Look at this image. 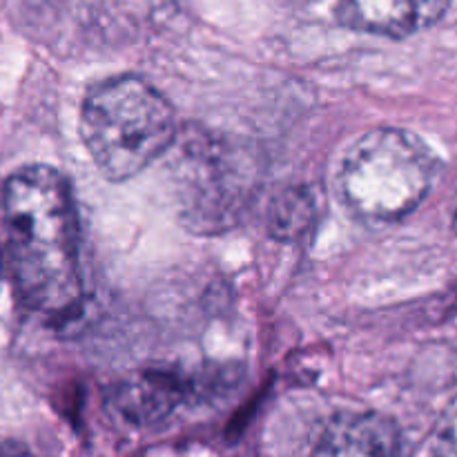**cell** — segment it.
Segmentation results:
<instances>
[{
	"label": "cell",
	"instance_id": "7a4b0ae2",
	"mask_svg": "<svg viewBox=\"0 0 457 457\" xmlns=\"http://www.w3.org/2000/svg\"><path fill=\"white\" fill-rule=\"evenodd\" d=\"M80 138L103 177L128 181L174 145L177 120L168 98L147 80L114 76L85 94Z\"/></svg>",
	"mask_w": 457,
	"mask_h": 457
},
{
	"label": "cell",
	"instance_id": "5b68a950",
	"mask_svg": "<svg viewBox=\"0 0 457 457\" xmlns=\"http://www.w3.org/2000/svg\"><path fill=\"white\" fill-rule=\"evenodd\" d=\"M311 457H404V437L384 413H344L326 427Z\"/></svg>",
	"mask_w": 457,
	"mask_h": 457
},
{
	"label": "cell",
	"instance_id": "30bf717a",
	"mask_svg": "<svg viewBox=\"0 0 457 457\" xmlns=\"http://www.w3.org/2000/svg\"><path fill=\"white\" fill-rule=\"evenodd\" d=\"M0 457H31V453L18 442H0Z\"/></svg>",
	"mask_w": 457,
	"mask_h": 457
},
{
	"label": "cell",
	"instance_id": "8fae6325",
	"mask_svg": "<svg viewBox=\"0 0 457 457\" xmlns=\"http://www.w3.org/2000/svg\"><path fill=\"white\" fill-rule=\"evenodd\" d=\"M0 275H3V262H0Z\"/></svg>",
	"mask_w": 457,
	"mask_h": 457
},
{
	"label": "cell",
	"instance_id": "277c9868",
	"mask_svg": "<svg viewBox=\"0 0 457 457\" xmlns=\"http://www.w3.org/2000/svg\"><path fill=\"white\" fill-rule=\"evenodd\" d=\"M177 190L190 226L228 228L253 195L248 163L223 141L190 138L179 152Z\"/></svg>",
	"mask_w": 457,
	"mask_h": 457
},
{
	"label": "cell",
	"instance_id": "9c48e42d",
	"mask_svg": "<svg viewBox=\"0 0 457 457\" xmlns=\"http://www.w3.org/2000/svg\"><path fill=\"white\" fill-rule=\"evenodd\" d=\"M431 449L433 457H457V395L437 420Z\"/></svg>",
	"mask_w": 457,
	"mask_h": 457
},
{
	"label": "cell",
	"instance_id": "8992f818",
	"mask_svg": "<svg viewBox=\"0 0 457 457\" xmlns=\"http://www.w3.org/2000/svg\"><path fill=\"white\" fill-rule=\"evenodd\" d=\"M451 0H342L339 21L366 34L404 38L440 21Z\"/></svg>",
	"mask_w": 457,
	"mask_h": 457
},
{
	"label": "cell",
	"instance_id": "52a82bcc",
	"mask_svg": "<svg viewBox=\"0 0 457 457\" xmlns=\"http://www.w3.org/2000/svg\"><path fill=\"white\" fill-rule=\"evenodd\" d=\"M186 393L187 384L174 370H138L114 388V406L128 422L147 427L168 418Z\"/></svg>",
	"mask_w": 457,
	"mask_h": 457
},
{
	"label": "cell",
	"instance_id": "ba28073f",
	"mask_svg": "<svg viewBox=\"0 0 457 457\" xmlns=\"http://www.w3.org/2000/svg\"><path fill=\"white\" fill-rule=\"evenodd\" d=\"M275 226L277 235L279 237H295L302 235V230H306V226L311 223L312 214H315V204H312V196L306 192H293L290 196H286L284 201H279V205L275 208Z\"/></svg>",
	"mask_w": 457,
	"mask_h": 457
},
{
	"label": "cell",
	"instance_id": "3957f363",
	"mask_svg": "<svg viewBox=\"0 0 457 457\" xmlns=\"http://www.w3.org/2000/svg\"><path fill=\"white\" fill-rule=\"evenodd\" d=\"M436 170V156L415 134L378 128L357 138L344 156L339 192L361 221L391 223L422 204Z\"/></svg>",
	"mask_w": 457,
	"mask_h": 457
},
{
	"label": "cell",
	"instance_id": "6da1fadb",
	"mask_svg": "<svg viewBox=\"0 0 457 457\" xmlns=\"http://www.w3.org/2000/svg\"><path fill=\"white\" fill-rule=\"evenodd\" d=\"M0 262L16 297L34 315L65 321L83 306L79 219L67 181L49 165L7 179L0 201Z\"/></svg>",
	"mask_w": 457,
	"mask_h": 457
}]
</instances>
